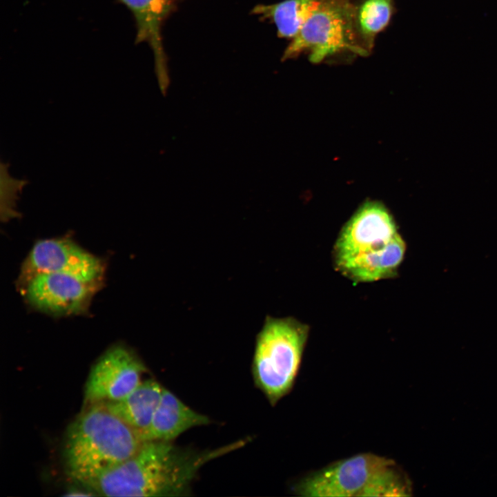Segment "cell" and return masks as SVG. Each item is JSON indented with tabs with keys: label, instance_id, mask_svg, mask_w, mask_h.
Masks as SVG:
<instances>
[{
	"label": "cell",
	"instance_id": "1",
	"mask_svg": "<svg viewBox=\"0 0 497 497\" xmlns=\"http://www.w3.org/2000/svg\"><path fill=\"white\" fill-rule=\"evenodd\" d=\"M405 251L389 210L367 199L342 227L334 246L335 264L354 282H374L396 275Z\"/></svg>",
	"mask_w": 497,
	"mask_h": 497
},
{
	"label": "cell",
	"instance_id": "2",
	"mask_svg": "<svg viewBox=\"0 0 497 497\" xmlns=\"http://www.w3.org/2000/svg\"><path fill=\"white\" fill-rule=\"evenodd\" d=\"M137 433L100 403L68 426L63 447L68 475L83 484L118 465L142 444Z\"/></svg>",
	"mask_w": 497,
	"mask_h": 497
},
{
	"label": "cell",
	"instance_id": "3",
	"mask_svg": "<svg viewBox=\"0 0 497 497\" xmlns=\"http://www.w3.org/2000/svg\"><path fill=\"white\" fill-rule=\"evenodd\" d=\"M309 327L293 318L267 317L258 333L252 372L255 385L271 405L292 389L298 374Z\"/></svg>",
	"mask_w": 497,
	"mask_h": 497
},
{
	"label": "cell",
	"instance_id": "4",
	"mask_svg": "<svg viewBox=\"0 0 497 497\" xmlns=\"http://www.w3.org/2000/svg\"><path fill=\"white\" fill-rule=\"evenodd\" d=\"M355 10L349 0H322L298 34L291 39L282 59L293 58L304 52L309 59L319 64L342 52L365 56L355 23Z\"/></svg>",
	"mask_w": 497,
	"mask_h": 497
},
{
	"label": "cell",
	"instance_id": "5",
	"mask_svg": "<svg viewBox=\"0 0 497 497\" xmlns=\"http://www.w3.org/2000/svg\"><path fill=\"white\" fill-rule=\"evenodd\" d=\"M393 464L392 460L373 454H357L308 476L294 491L309 497L360 496L373 477Z\"/></svg>",
	"mask_w": 497,
	"mask_h": 497
},
{
	"label": "cell",
	"instance_id": "6",
	"mask_svg": "<svg viewBox=\"0 0 497 497\" xmlns=\"http://www.w3.org/2000/svg\"><path fill=\"white\" fill-rule=\"evenodd\" d=\"M146 367L123 345L107 349L92 367L84 388L88 405L124 398L142 382Z\"/></svg>",
	"mask_w": 497,
	"mask_h": 497
},
{
	"label": "cell",
	"instance_id": "7",
	"mask_svg": "<svg viewBox=\"0 0 497 497\" xmlns=\"http://www.w3.org/2000/svg\"><path fill=\"white\" fill-rule=\"evenodd\" d=\"M104 264L101 260L65 238L37 241L25 260L20 278L25 284L44 273L68 274L88 282H101Z\"/></svg>",
	"mask_w": 497,
	"mask_h": 497
},
{
	"label": "cell",
	"instance_id": "8",
	"mask_svg": "<svg viewBox=\"0 0 497 497\" xmlns=\"http://www.w3.org/2000/svg\"><path fill=\"white\" fill-rule=\"evenodd\" d=\"M100 282L44 273L30 278L23 291L28 303L40 311L55 316L78 315L87 311Z\"/></svg>",
	"mask_w": 497,
	"mask_h": 497
},
{
	"label": "cell",
	"instance_id": "9",
	"mask_svg": "<svg viewBox=\"0 0 497 497\" xmlns=\"http://www.w3.org/2000/svg\"><path fill=\"white\" fill-rule=\"evenodd\" d=\"M133 13L136 27V43L146 42L155 59V68L161 90L165 93L169 81L161 28L173 0H120Z\"/></svg>",
	"mask_w": 497,
	"mask_h": 497
},
{
	"label": "cell",
	"instance_id": "10",
	"mask_svg": "<svg viewBox=\"0 0 497 497\" xmlns=\"http://www.w3.org/2000/svg\"><path fill=\"white\" fill-rule=\"evenodd\" d=\"M211 422L206 416L196 412L168 389L164 388L159 404L142 442L172 441L186 431Z\"/></svg>",
	"mask_w": 497,
	"mask_h": 497
},
{
	"label": "cell",
	"instance_id": "11",
	"mask_svg": "<svg viewBox=\"0 0 497 497\" xmlns=\"http://www.w3.org/2000/svg\"><path fill=\"white\" fill-rule=\"evenodd\" d=\"M163 390L164 387L159 382L148 379L142 380L124 398L100 404L135 430L141 439V436L150 425Z\"/></svg>",
	"mask_w": 497,
	"mask_h": 497
},
{
	"label": "cell",
	"instance_id": "12",
	"mask_svg": "<svg viewBox=\"0 0 497 497\" xmlns=\"http://www.w3.org/2000/svg\"><path fill=\"white\" fill-rule=\"evenodd\" d=\"M322 0H284L271 5H260L253 12L271 19L280 37L293 39Z\"/></svg>",
	"mask_w": 497,
	"mask_h": 497
},
{
	"label": "cell",
	"instance_id": "13",
	"mask_svg": "<svg viewBox=\"0 0 497 497\" xmlns=\"http://www.w3.org/2000/svg\"><path fill=\"white\" fill-rule=\"evenodd\" d=\"M391 0H364L355 10V23L360 39L369 50L376 36L389 23Z\"/></svg>",
	"mask_w": 497,
	"mask_h": 497
},
{
	"label": "cell",
	"instance_id": "14",
	"mask_svg": "<svg viewBox=\"0 0 497 497\" xmlns=\"http://www.w3.org/2000/svg\"><path fill=\"white\" fill-rule=\"evenodd\" d=\"M395 463L379 471L371 479L360 496H408L411 485Z\"/></svg>",
	"mask_w": 497,
	"mask_h": 497
},
{
	"label": "cell",
	"instance_id": "15",
	"mask_svg": "<svg viewBox=\"0 0 497 497\" xmlns=\"http://www.w3.org/2000/svg\"><path fill=\"white\" fill-rule=\"evenodd\" d=\"M5 176L1 177L5 180L1 179V201L5 199V202L1 204V207L5 206L1 209V217H4V220H8L10 217L15 216L16 212L13 209L14 201L16 199V195L19 188L23 186V182L18 181L10 177L6 170Z\"/></svg>",
	"mask_w": 497,
	"mask_h": 497
},
{
	"label": "cell",
	"instance_id": "16",
	"mask_svg": "<svg viewBox=\"0 0 497 497\" xmlns=\"http://www.w3.org/2000/svg\"><path fill=\"white\" fill-rule=\"evenodd\" d=\"M92 491L90 489H86V490H83L81 489H77V488H72L68 491V493L65 494L66 496H92L94 494Z\"/></svg>",
	"mask_w": 497,
	"mask_h": 497
}]
</instances>
